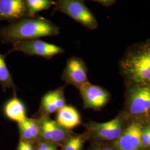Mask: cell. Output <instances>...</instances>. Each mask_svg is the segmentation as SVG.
Instances as JSON below:
<instances>
[{
  "label": "cell",
  "instance_id": "obj_1",
  "mask_svg": "<svg viewBox=\"0 0 150 150\" xmlns=\"http://www.w3.org/2000/svg\"><path fill=\"white\" fill-rule=\"evenodd\" d=\"M59 28L43 17H28L0 29V40L6 43L38 39L59 34Z\"/></svg>",
  "mask_w": 150,
  "mask_h": 150
},
{
  "label": "cell",
  "instance_id": "obj_2",
  "mask_svg": "<svg viewBox=\"0 0 150 150\" xmlns=\"http://www.w3.org/2000/svg\"><path fill=\"white\" fill-rule=\"evenodd\" d=\"M125 83L150 85V39L129 47L120 62Z\"/></svg>",
  "mask_w": 150,
  "mask_h": 150
},
{
  "label": "cell",
  "instance_id": "obj_3",
  "mask_svg": "<svg viewBox=\"0 0 150 150\" xmlns=\"http://www.w3.org/2000/svg\"><path fill=\"white\" fill-rule=\"evenodd\" d=\"M125 99L120 113L127 121H150V85L125 83Z\"/></svg>",
  "mask_w": 150,
  "mask_h": 150
},
{
  "label": "cell",
  "instance_id": "obj_4",
  "mask_svg": "<svg viewBox=\"0 0 150 150\" xmlns=\"http://www.w3.org/2000/svg\"><path fill=\"white\" fill-rule=\"evenodd\" d=\"M127 120L120 113L112 120L106 122H89L85 125L86 134L98 142H113L116 141L122 134Z\"/></svg>",
  "mask_w": 150,
  "mask_h": 150
},
{
  "label": "cell",
  "instance_id": "obj_5",
  "mask_svg": "<svg viewBox=\"0 0 150 150\" xmlns=\"http://www.w3.org/2000/svg\"><path fill=\"white\" fill-rule=\"evenodd\" d=\"M53 11H59L66 14L88 29L95 30L98 26L95 17L85 5L83 1L59 0L54 1Z\"/></svg>",
  "mask_w": 150,
  "mask_h": 150
},
{
  "label": "cell",
  "instance_id": "obj_6",
  "mask_svg": "<svg viewBox=\"0 0 150 150\" xmlns=\"http://www.w3.org/2000/svg\"><path fill=\"white\" fill-rule=\"evenodd\" d=\"M14 51L22 52L27 56H37L47 59L64 52V50L62 47L38 39L21 41L13 43V49L9 53Z\"/></svg>",
  "mask_w": 150,
  "mask_h": 150
},
{
  "label": "cell",
  "instance_id": "obj_7",
  "mask_svg": "<svg viewBox=\"0 0 150 150\" xmlns=\"http://www.w3.org/2000/svg\"><path fill=\"white\" fill-rule=\"evenodd\" d=\"M148 122L140 120H129L118 139L111 144L116 150H138L141 149V137Z\"/></svg>",
  "mask_w": 150,
  "mask_h": 150
},
{
  "label": "cell",
  "instance_id": "obj_8",
  "mask_svg": "<svg viewBox=\"0 0 150 150\" xmlns=\"http://www.w3.org/2000/svg\"><path fill=\"white\" fill-rule=\"evenodd\" d=\"M85 109L89 108L99 111L109 101L111 95L101 86L87 82L79 89Z\"/></svg>",
  "mask_w": 150,
  "mask_h": 150
},
{
  "label": "cell",
  "instance_id": "obj_9",
  "mask_svg": "<svg viewBox=\"0 0 150 150\" xmlns=\"http://www.w3.org/2000/svg\"><path fill=\"white\" fill-rule=\"evenodd\" d=\"M87 72L88 69L84 61L74 56L67 60L61 79L67 84L80 89L88 82Z\"/></svg>",
  "mask_w": 150,
  "mask_h": 150
},
{
  "label": "cell",
  "instance_id": "obj_10",
  "mask_svg": "<svg viewBox=\"0 0 150 150\" xmlns=\"http://www.w3.org/2000/svg\"><path fill=\"white\" fill-rule=\"evenodd\" d=\"M28 17L26 1L0 0V22L7 21L12 23Z\"/></svg>",
  "mask_w": 150,
  "mask_h": 150
},
{
  "label": "cell",
  "instance_id": "obj_11",
  "mask_svg": "<svg viewBox=\"0 0 150 150\" xmlns=\"http://www.w3.org/2000/svg\"><path fill=\"white\" fill-rule=\"evenodd\" d=\"M40 127V136L45 142L58 143L68 139V129L61 126L56 121L51 120L47 116L42 115L38 119Z\"/></svg>",
  "mask_w": 150,
  "mask_h": 150
},
{
  "label": "cell",
  "instance_id": "obj_12",
  "mask_svg": "<svg viewBox=\"0 0 150 150\" xmlns=\"http://www.w3.org/2000/svg\"><path fill=\"white\" fill-rule=\"evenodd\" d=\"M66 86L48 91L42 98L40 111L41 115L47 116L58 111L65 106L64 88Z\"/></svg>",
  "mask_w": 150,
  "mask_h": 150
},
{
  "label": "cell",
  "instance_id": "obj_13",
  "mask_svg": "<svg viewBox=\"0 0 150 150\" xmlns=\"http://www.w3.org/2000/svg\"><path fill=\"white\" fill-rule=\"evenodd\" d=\"M57 112L56 122L64 129H73L81 123L80 113L75 107L65 105Z\"/></svg>",
  "mask_w": 150,
  "mask_h": 150
},
{
  "label": "cell",
  "instance_id": "obj_14",
  "mask_svg": "<svg viewBox=\"0 0 150 150\" xmlns=\"http://www.w3.org/2000/svg\"><path fill=\"white\" fill-rule=\"evenodd\" d=\"M4 112L7 118L17 122L26 118L25 106L17 97L16 92H14L12 98L6 102L4 106Z\"/></svg>",
  "mask_w": 150,
  "mask_h": 150
},
{
  "label": "cell",
  "instance_id": "obj_15",
  "mask_svg": "<svg viewBox=\"0 0 150 150\" xmlns=\"http://www.w3.org/2000/svg\"><path fill=\"white\" fill-rule=\"evenodd\" d=\"M20 134L23 141L30 142L40 136V127L38 120L25 118L18 122Z\"/></svg>",
  "mask_w": 150,
  "mask_h": 150
},
{
  "label": "cell",
  "instance_id": "obj_16",
  "mask_svg": "<svg viewBox=\"0 0 150 150\" xmlns=\"http://www.w3.org/2000/svg\"><path fill=\"white\" fill-rule=\"evenodd\" d=\"M7 54H0V85L3 91L5 92L7 89L11 88L16 92V86L15 84L12 75L7 67L5 58Z\"/></svg>",
  "mask_w": 150,
  "mask_h": 150
},
{
  "label": "cell",
  "instance_id": "obj_17",
  "mask_svg": "<svg viewBox=\"0 0 150 150\" xmlns=\"http://www.w3.org/2000/svg\"><path fill=\"white\" fill-rule=\"evenodd\" d=\"M26 3L29 17H34L38 12L48 10L54 5V1L50 0H27Z\"/></svg>",
  "mask_w": 150,
  "mask_h": 150
},
{
  "label": "cell",
  "instance_id": "obj_18",
  "mask_svg": "<svg viewBox=\"0 0 150 150\" xmlns=\"http://www.w3.org/2000/svg\"><path fill=\"white\" fill-rule=\"evenodd\" d=\"M87 137L88 136L86 133L70 137L65 142L63 150H82L83 145Z\"/></svg>",
  "mask_w": 150,
  "mask_h": 150
},
{
  "label": "cell",
  "instance_id": "obj_19",
  "mask_svg": "<svg viewBox=\"0 0 150 150\" xmlns=\"http://www.w3.org/2000/svg\"><path fill=\"white\" fill-rule=\"evenodd\" d=\"M147 123L145 125L141 134V149H150V134Z\"/></svg>",
  "mask_w": 150,
  "mask_h": 150
},
{
  "label": "cell",
  "instance_id": "obj_20",
  "mask_svg": "<svg viewBox=\"0 0 150 150\" xmlns=\"http://www.w3.org/2000/svg\"><path fill=\"white\" fill-rule=\"evenodd\" d=\"M88 150H116L111 144L105 142H96Z\"/></svg>",
  "mask_w": 150,
  "mask_h": 150
},
{
  "label": "cell",
  "instance_id": "obj_21",
  "mask_svg": "<svg viewBox=\"0 0 150 150\" xmlns=\"http://www.w3.org/2000/svg\"><path fill=\"white\" fill-rule=\"evenodd\" d=\"M36 150H57L54 143L44 142L40 144Z\"/></svg>",
  "mask_w": 150,
  "mask_h": 150
},
{
  "label": "cell",
  "instance_id": "obj_22",
  "mask_svg": "<svg viewBox=\"0 0 150 150\" xmlns=\"http://www.w3.org/2000/svg\"><path fill=\"white\" fill-rule=\"evenodd\" d=\"M17 150H35L30 142L21 139L18 146Z\"/></svg>",
  "mask_w": 150,
  "mask_h": 150
},
{
  "label": "cell",
  "instance_id": "obj_23",
  "mask_svg": "<svg viewBox=\"0 0 150 150\" xmlns=\"http://www.w3.org/2000/svg\"><path fill=\"white\" fill-rule=\"evenodd\" d=\"M96 2L100 3L102 5L106 6V7L110 6L115 2V1H96Z\"/></svg>",
  "mask_w": 150,
  "mask_h": 150
},
{
  "label": "cell",
  "instance_id": "obj_24",
  "mask_svg": "<svg viewBox=\"0 0 150 150\" xmlns=\"http://www.w3.org/2000/svg\"><path fill=\"white\" fill-rule=\"evenodd\" d=\"M147 126H148V127H149V132H150V121L149 122L147 123Z\"/></svg>",
  "mask_w": 150,
  "mask_h": 150
},
{
  "label": "cell",
  "instance_id": "obj_25",
  "mask_svg": "<svg viewBox=\"0 0 150 150\" xmlns=\"http://www.w3.org/2000/svg\"><path fill=\"white\" fill-rule=\"evenodd\" d=\"M138 150H150V149H141Z\"/></svg>",
  "mask_w": 150,
  "mask_h": 150
}]
</instances>
